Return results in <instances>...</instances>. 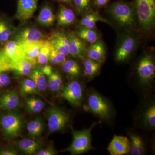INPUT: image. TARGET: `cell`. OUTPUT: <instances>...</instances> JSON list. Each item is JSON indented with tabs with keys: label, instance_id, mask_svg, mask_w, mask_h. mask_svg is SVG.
<instances>
[{
	"label": "cell",
	"instance_id": "40",
	"mask_svg": "<svg viewBox=\"0 0 155 155\" xmlns=\"http://www.w3.org/2000/svg\"><path fill=\"white\" fill-rule=\"evenodd\" d=\"M56 154L55 150L52 147L42 150L36 153L37 155H54Z\"/></svg>",
	"mask_w": 155,
	"mask_h": 155
},
{
	"label": "cell",
	"instance_id": "9",
	"mask_svg": "<svg viewBox=\"0 0 155 155\" xmlns=\"http://www.w3.org/2000/svg\"><path fill=\"white\" fill-rule=\"evenodd\" d=\"M137 44V38L135 35L128 34L121 40L116 53V59L118 61H123L133 53Z\"/></svg>",
	"mask_w": 155,
	"mask_h": 155
},
{
	"label": "cell",
	"instance_id": "18",
	"mask_svg": "<svg viewBox=\"0 0 155 155\" xmlns=\"http://www.w3.org/2000/svg\"><path fill=\"white\" fill-rule=\"evenodd\" d=\"M55 19V16L51 7L48 3H45L42 6L37 17V22L42 26L50 27L54 25Z\"/></svg>",
	"mask_w": 155,
	"mask_h": 155
},
{
	"label": "cell",
	"instance_id": "43",
	"mask_svg": "<svg viewBox=\"0 0 155 155\" xmlns=\"http://www.w3.org/2000/svg\"><path fill=\"white\" fill-rule=\"evenodd\" d=\"M110 0H94V5L98 8H102L106 5Z\"/></svg>",
	"mask_w": 155,
	"mask_h": 155
},
{
	"label": "cell",
	"instance_id": "29",
	"mask_svg": "<svg viewBox=\"0 0 155 155\" xmlns=\"http://www.w3.org/2000/svg\"><path fill=\"white\" fill-rule=\"evenodd\" d=\"M63 84L62 77L57 71H53L52 73L48 76V86L53 92H58L61 90Z\"/></svg>",
	"mask_w": 155,
	"mask_h": 155
},
{
	"label": "cell",
	"instance_id": "15",
	"mask_svg": "<svg viewBox=\"0 0 155 155\" xmlns=\"http://www.w3.org/2000/svg\"><path fill=\"white\" fill-rule=\"evenodd\" d=\"M36 59L23 57L14 63L11 70L14 71L15 76L29 75L37 66Z\"/></svg>",
	"mask_w": 155,
	"mask_h": 155
},
{
	"label": "cell",
	"instance_id": "21",
	"mask_svg": "<svg viewBox=\"0 0 155 155\" xmlns=\"http://www.w3.org/2000/svg\"><path fill=\"white\" fill-rule=\"evenodd\" d=\"M47 40L43 39L32 42L24 43L19 45L25 57L36 59L40 51L46 42Z\"/></svg>",
	"mask_w": 155,
	"mask_h": 155
},
{
	"label": "cell",
	"instance_id": "28",
	"mask_svg": "<svg viewBox=\"0 0 155 155\" xmlns=\"http://www.w3.org/2000/svg\"><path fill=\"white\" fill-rule=\"evenodd\" d=\"M43 129V122L41 119L39 117L30 121L27 125V130L28 134L35 137L40 136Z\"/></svg>",
	"mask_w": 155,
	"mask_h": 155
},
{
	"label": "cell",
	"instance_id": "10",
	"mask_svg": "<svg viewBox=\"0 0 155 155\" xmlns=\"http://www.w3.org/2000/svg\"><path fill=\"white\" fill-rule=\"evenodd\" d=\"M39 0H17L16 17L22 22H25L33 17L37 8Z\"/></svg>",
	"mask_w": 155,
	"mask_h": 155
},
{
	"label": "cell",
	"instance_id": "8",
	"mask_svg": "<svg viewBox=\"0 0 155 155\" xmlns=\"http://www.w3.org/2000/svg\"><path fill=\"white\" fill-rule=\"evenodd\" d=\"M1 125L4 133L11 138L19 135L22 127L21 117L15 114L4 115L1 120Z\"/></svg>",
	"mask_w": 155,
	"mask_h": 155
},
{
	"label": "cell",
	"instance_id": "14",
	"mask_svg": "<svg viewBox=\"0 0 155 155\" xmlns=\"http://www.w3.org/2000/svg\"><path fill=\"white\" fill-rule=\"evenodd\" d=\"M107 150L111 155L127 154L130 150V141L126 137L115 135Z\"/></svg>",
	"mask_w": 155,
	"mask_h": 155
},
{
	"label": "cell",
	"instance_id": "25",
	"mask_svg": "<svg viewBox=\"0 0 155 155\" xmlns=\"http://www.w3.org/2000/svg\"><path fill=\"white\" fill-rule=\"evenodd\" d=\"M83 64L84 75L89 78H92L95 76L99 72L102 63L86 57L83 58Z\"/></svg>",
	"mask_w": 155,
	"mask_h": 155
},
{
	"label": "cell",
	"instance_id": "2",
	"mask_svg": "<svg viewBox=\"0 0 155 155\" xmlns=\"http://www.w3.org/2000/svg\"><path fill=\"white\" fill-rule=\"evenodd\" d=\"M138 21L143 29L151 30L155 23V0H136Z\"/></svg>",
	"mask_w": 155,
	"mask_h": 155
},
{
	"label": "cell",
	"instance_id": "44",
	"mask_svg": "<svg viewBox=\"0 0 155 155\" xmlns=\"http://www.w3.org/2000/svg\"><path fill=\"white\" fill-rule=\"evenodd\" d=\"M56 1L60 2L67 4L71 7H73V0H56Z\"/></svg>",
	"mask_w": 155,
	"mask_h": 155
},
{
	"label": "cell",
	"instance_id": "22",
	"mask_svg": "<svg viewBox=\"0 0 155 155\" xmlns=\"http://www.w3.org/2000/svg\"><path fill=\"white\" fill-rule=\"evenodd\" d=\"M99 22L110 23L107 19H104L97 12L90 10L84 14L78 25L79 27L94 28L97 22Z\"/></svg>",
	"mask_w": 155,
	"mask_h": 155
},
{
	"label": "cell",
	"instance_id": "31",
	"mask_svg": "<svg viewBox=\"0 0 155 155\" xmlns=\"http://www.w3.org/2000/svg\"><path fill=\"white\" fill-rule=\"evenodd\" d=\"M26 107L28 112L36 114L40 112L43 109L44 103L40 99L31 97L25 101Z\"/></svg>",
	"mask_w": 155,
	"mask_h": 155
},
{
	"label": "cell",
	"instance_id": "13",
	"mask_svg": "<svg viewBox=\"0 0 155 155\" xmlns=\"http://www.w3.org/2000/svg\"><path fill=\"white\" fill-rule=\"evenodd\" d=\"M67 35L69 39V54L74 58H83L87 49L85 41L72 31L68 32Z\"/></svg>",
	"mask_w": 155,
	"mask_h": 155
},
{
	"label": "cell",
	"instance_id": "35",
	"mask_svg": "<svg viewBox=\"0 0 155 155\" xmlns=\"http://www.w3.org/2000/svg\"><path fill=\"white\" fill-rule=\"evenodd\" d=\"M52 45V44H51ZM66 60V55L60 52L52 45L49 60L50 63L51 64L57 65V64H62Z\"/></svg>",
	"mask_w": 155,
	"mask_h": 155
},
{
	"label": "cell",
	"instance_id": "16",
	"mask_svg": "<svg viewBox=\"0 0 155 155\" xmlns=\"http://www.w3.org/2000/svg\"><path fill=\"white\" fill-rule=\"evenodd\" d=\"M48 40L60 52L66 56L69 54V39L67 34L56 31L52 34Z\"/></svg>",
	"mask_w": 155,
	"mask_h": 155
},
{
	"label": "cell",
	"instance_id": "38",
	"mask_svg": "<svg viewBox=\"0 0 155 155\" xmlns=\"http://www.w3.org/2000/svg\"><path fill=\"white\" fill-rule=\"evenodd\" d=\"M133 135L137 145V149L140 155L143 154L145 152V147L141 139L138 136L134 134H133Z\"/></svg>",
	"mask_w": 155,
	"mask_h": 155
},
{
	"label": "cell",
	"instance_id": "5",
	"mask_svg": "<svg viewBox=\"0 0 155 155\" xmlns=\"http://www.w3.org/2000/svg\"><path fill=\"white\" fill-rule=\"evenodd\" d=\"M47 116L48 128L51 133L64 129L69 122V114L60 108H49Z\"/></svg>",
	"mask_w": 155,
	"mask_h": 155
},
{
	"label": "cell",
	"instance_id": "1",
	"mask_svg": "<svg viewBox=\"0 0 155 155\" xmlns=\"http://www.w3.org/2000/svg\"><path fill=\"white\" fill-rule=\"evenodd\" d=\"M108 12L117 24L124 28H132L137 23L135 5L129 2L119 1L109 7Z\"/></svg>",
	"mask_w": 155,
	"mask_h": 155
},
{
	"label": "cell",
	"instance_id": "23",
	"mask_svg": "<svg viewBox=\"0 0 155 155\" xmlns=\"http://www.w3.org/2000/svg\"><path fill=\"white\" fill-rule=\"evenodd\" d=\"M17 146L21 152L29 155L35 153L41 147L38 142L29 138L23 139L17 142Z\"/></svg>",
	"mask_w": 155,
	"mask_h": 155
},
{
	"label": "cell",
	"instance_id": "20",
	"mask_svg": "<svg viewBox=\"0 0 155 155\" xmlns=\"http://www.w3.org/2000/svg\"><path fill=\"white\" fill-rule=\"evenodd\" d=\"M75 20V13L72 9L61 5L58 11L57 24L61 27H66L72 25Z\"/></svg>",
	"mask_w": 155,
	"mask_h": 155
},
{
	"label": "cell",
	"instance_id": "32",
	"mask_svg": "<svg viewBox=\"0 0 155 155\" xmlns=\"http://www.w3.org/2000/svg\"><path fill=\"white\" fill-rule=\"evenodd\" d=\"M52 45L48 40L40 51L37 57V63L40 65L47 64L49 60Z\"/></svg>",
	"mask_w": 155,
	"mask_h": 155
},
{
	"label": "cell",
	"instance_id": "19",
	"mask_svg": "<svg viewBox=\"0 0 155 155\" xmlns=\"http://www.w3.org/2000/svg\"><path fill=\"white\" fill-rule=\"evenodd\" d=\"M20 104L19 95L15 90L4 94L0 96V108L12 110L18 107Z\"/></svg>",
	"mask_w": 155,
	"mask_h": 155
},
{
	"label": "cell",
	"instance_id": "42",
	"mask_svg": "<svg viewBox=\"0 0 155 155\" xmlns=\"http://www.w3.org/2000/svg\"><path fill=\"white\" fill-rule=\"evenodd\" d=\"M17 152L15 150L12 149H8L2 150L0 151L1 155H16Z\"/></svg>",
	"mask_w": 155,
	"mask_h": 155
},
{
	"label": "cell",
	"instance_id": "11",
	"mask_svg": "<svg viewBox=\"0 0 155 155\" xmlns=\"http://www.w3.org/2000/svg\"><path fill=\"white\" fill-rule=\"evenodd\" d=\"M45 35L41 31L35 27H24L20 29L15 35L14 40L19 44L41 40Z\"/></svg>",
	"mask_w": 155,
	"mask_h": 155
},
{
	"label": "cell",
	"instance_id": "33",
	"mask_svg": "<svg viewBox=\"0 0 155 155\" xmlns=\"http://www.w3.org/2000/svg\"><path fill=\"white\" fill-rule=\"evenodd\" d=\"M21 91L24 94H37L39 90L36 84L31 79H25L22 81Z\"/></svg>",
	"mask_w": 155,
	"mask_h": 155
},
{
	"label": "cell",
	"instance_id": "45",
	"mask_svg": "<svg viewBox=\"0 0 155 155\" xmlns=\"http://www.w3.org/2000/svg\"><path fill=\"white\" fill-rule=\"evenodd\" d=\"M2 67H1V64H0V72H2Z\"/></svg>",
	"mask_w": 155,
	"mask_h": 155
},
{
	"label": "cell",
	"instance_id": "34",
	"mask_svg": "<svg viewBox=\"0 0 155 155\" xmlns=\"http://www.w3.org/2000/svg\"><path fill=\"white\" fill-rule=\"evenodd\" d=\"M73 5L77 14H84L90 10L91 0H73Z\"/></svg>",
	"mask_w": 155,
	"mask_h": 155
},
{
	"label": "cell",
	"instance_id": "27",
	"mask_svg": "<svg viewBox=\"0 0 155 155\" xmlns=\"http://www.w3.org/2000/svg\"><path fill=\"white\" fill-rule=\"evenodd\" d=\"M64 72L72 77H78L80 75V67L76 61L73 60H66L62 64Z\"/></svg>",
	"mask_w": 155,
	"mask_h": 155
},
{
	"label": "cell",
	"instance_id": "17",
	"mask_svg": "<svg viewBox=\"0 0 155 155\" xmlns=\"http://www.w3.org/2000/svg\"><path fill=\"white\" fill-rule=\"evenodd\" d=\"M106 49L102 41L98 40L87 48L86 52L87 57L92 60L103 63L106 59Z\"/></svg>",
	"mask_w": 155,
	"mask_h": 155
},
{
	"label": "cell",
	"instance_id": "37",
	"mask_svg": "<svg viewBox=\"0 0 155 155\" xmlns=\"http://www.w3.org/2000/svg\"><path fill=\"white\" fill-rule=\"evenodd\" d=\"M129 153L131 155H140L137 145L136 142L133 134L130 135V150Z\"/></svg>",
	"mask_w": 155,
	"mask_h": 155
},
{
	"label": "cell",
	"instance_id": "12",
	"mask_svg": "<svg viewBox=\"0 0 155 155\" xmlns=\"http://www.w3.org/2000/svg\"><path fill=\"white\" fill-rule=\"evenodd\" d=\"M62 96L72 105L79 106L82 98V89L78 81L69 82L63 90Z\"/></svg>",
	"mask_w": 155,
	"mask_h": 155
},
{
	"label": "cell",
	"instance_id": "7",
	"mask_svg": "<svg viewBox=\"0 0 155 155\" xmlns=\"http://www.w3.org/2000/svg\"><path fill=\"white\" fill-rule=\"evenodd\" d=\"M87 104L91 112L100 118L108 119L110 116V105L100 95L95 93L91 94L87 98Z\"/></svg>",
	"mask_w": 155,
	"mask_h": 155
},
{
	"label": "cell",
	"instance_id": "4",
	"mask_svg": "<svg viewBox=\"0 0 155 155\" xmlns=\"http://www.w3.org/2000/svg\"><path fill=\"white\" fill-rule=\"evenodd\" d=\"M24 57L19 44L15 40L7 41L0 51L2 71L11 70L13 64Z\"/></svg>",
	"mask_w": 155,
	"mask_h": 155
},
{
	"label": "cell",
	"instance_id": "26",
	"mask_svg": "<svg viewBox=\"0 0 155 155\" xmlns=\"http://www.w3.org/2000/svg\"><path fill=\"white\" fill-rule=\"evenodd\" d=\"M28 75L36 84L39 90L44 91L47 88V81L44 74L40 69L39 66L37 65Z\"/></svg>",
	"mask_w": 155,
	"mask_h": 155
},
{
	"label": "cell",
	"instance_id": "39",
	"mask_svg": "<svg viewBox=\"0 0 155 155\" xmlns=\"http://www.w3.org/2000/svg\"><path fill=\"white\" fill-rule=\"evenodd\" d=\"M10 77L5 73L0 72V87H5L10 83Z\"/></svg>",
	"mask_w": 155,
	"mask_h": 155
},
{
	"label": "cell",
	"instance_id": "24",
	"mask_svg": "<svg viewBox=\"0 0 155 155\" xmlns=\"http://www.w3.org/2000/svg\"><path fill=\"white\" fill-rule=\"evenodd\" d=\"M81 39L92 44L99 39L100 35L94 28L79 27L74 32Z\"/></svg>",
	"mask_w": 155,
	"mask_h": 155
},
{
	"label": "cell",
	"instance_id": "36",
	"mask_svg": "<svg viewBox=\"0 0 155 155\" xmlns=\"http://www.w3.org/2000/svg\"><path fill=\"white\" fill-rule=\"evenodd\" d=\"M146 123L149 126L153 127L155 126V106L153 104L147 110L144 115Z\"/></svg>",
	"mask_w": 155,
	"mask_h": 155
},
{
	"label": "cell",
	"instance_id": "30",
	"mask_svg": "<svg viewBox=\"0 0 155 155\" xmlns=\"http://www.w3.org/2000/svg\"><path fill=\"white\" fill-rule=\"evenodd\" d=\"M15 32L14 28L4 20H0V43L5 44L11 35Z\"/></svg>",
	"mask_w": 155,
	"mask_h": 155
},
{
	"label": "cell",
	"instance_id": "3",
	"mask_svg": "<svg viewBox=\"0 0 155 155\" xmlns=\"http://www.w3.org/2000/svg\"><path fill=\"white\" fill-rule=\"evenodd\" d=\"M98 124L99 122H94L88 129L80 131L73 130L72 144L65 150L72 155H78L93 149L91 143V131L93 127Z\"/></svg>",
	"mask_w": 155,
	"mask_h": 155
},
{
	"label": "cell",
	"instance_id": "6",
	"mask_svg": "<svg viewBox=\"0 0 155 155\" xmlns=\"http://www.w3.org/2000/svg\"><path fill=\"white\" fill-rule=\"evenodd\" d=\"M155 65L153 56L147 54L140 59L137 66V73L142 83L147 84L154 77Z\"/></svg>",
	"mask_w": 155,
	"mask_h": 155
},
{
	"label": "cell",
	"instance_id": "41",
	"mask_svg": "<svg viewBox=\"0 0 155 155\" xmlns=\"http://www.w3.org/2000/svg\"><path fill=\"white\" fill-rule=\"evenodd\" d=\"M40 69L42 72L45 75L49 76L52 73L53 70L52 67L49 65H45L44 66L40 67L39 66Z\"/></svg>",
	"mask_w": 155,
	"mask_h": 155
}]
</instances>
